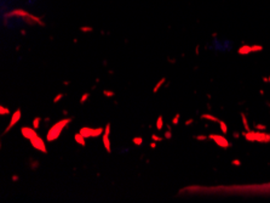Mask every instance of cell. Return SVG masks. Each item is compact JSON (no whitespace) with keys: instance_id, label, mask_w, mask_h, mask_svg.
I'll return each mask as SVG.
<instances>
[{"instance_id":"22","label":"cell","mask_w":270,"mask_h":203,"mask_svg":"<svg viewBox=\"0 0 270 203\" xmlns=\"http://www.w3.org/2000/svg\"><path fill=\"white\" fill-rule=\"evenodd\" d=\"M164 139H165L164 136H159V135H158V134H155V133H154V134H151V140H154V141H156V142H161V141H162Z\"/></svg>"},{"instance_id":"1","label":"cell","mask_w":270,"mask_h":203,"mask_svg":"<svg viewBox=\"0 0 270 203\" xmlns=\"http://www.w3.org/2000/svg\"><path fill=\"white\" fill-rule=\"evenodd\" d=\"M196 190L223 193H247V195H270V182L260 185H241V186H218V187H195Z\"/></svg>"},{"instance_id":"15","label":"cell","mask_w":270,"mask_h":203,"mask_svg":"<svg viewBox=\"0 0 270 203\" xmlns=\"http://www.w3.org/2000/svg\"><path fill=\"white\" fill-rule=\"evenodd\" d=\"M40 122H41V117H35V118L33 119V128L38 130V129L40 128Z\"/></svg>"},{"instance_id":"17","label":"cell","mask_w":270,"mask_h":203,"mask_svg":"<svg viewBox=\"0 0 270 203\" xmlns=\"http://www.w3.org/2000/svg\"><path fill=\"white\" fill-rule=\"evenodd\" d=\"M132 142L135 144L136 146H141L142 144H143V138H141V136H136L132 139Z\"/></svg>"},{"instance_id":"25","label":"cell","mask_w":270,"mask_h":203,"mask_svg":"<svg viewBox=\"0 0 270 203\" xmlns=\"http://www.w3.org/2000/svg\"><path fill=\"white\" fill-rule=\"evenodd\" d=\"M179 118H181V114L177 113L176 116H174V117H173V119H172L171 123L173 124V125H177V124H178V120H179Z\"/></svg>"},{"instance_id":"33","label":"cell","mask_w":270,"mask_h":203,"mask_svg":"<svg viewBox=\"0 0 270 203\" xmlns=\"http://www.w3.org/2000/svg\"><path fill=\"white\" fill-rule=\"evenodd\" d=\"M193 123V119H188L187 122H185V125H190Z\"/></svg>"},{"instance_id":"32","label":"cell","mask_w":270,"mask_h":203,"mask_svg":"<svg viewBox=\"0 0 270 203\" xmlns=\"http://www.w3.org/2000/svg\"><path fill=\"white\" fill-rule=\"evenodd\" d=\"M35 167H37V168L39 167V162H38V161L35 162V163H33V164H32V168H33V169H35Z\"/></svg>"},{"instance_id":"28","label":"cell","mask_w":270,"mask_h":203,"mask_svg":"<svg viewBox=\"0 0 270 203\" xmlns=\"http://www.w3.org/2000/svg\"><path fill=\"white\" fill-rule=\"evenodd\" d=\"M195 139L200 140V141H204V140L207 139V136H205V135H199V136H195Z\"/></svg>"},{"instance_id":"34","label":"cell","mask_w":270,"mask_h":203,"mask_svg":"<svg viewBox=\"0 0 270 203\" xmlns=\"http://www.w3.org/2000/svg\"><path fill=\"white\" fill-rule=\"evenodd\" d=\"M256 128H257V129H265V127H264V125H260V124H257V125H256Z\"/></svg>"},{"instance_id":"4","label":"cell","mask_w":270,"mask_h":203,"mask_svg":"<svg viewBox=\"0 0 270 203\" xmlns=\"http://www.w3.org/2000/svg\"><path fill=\"white\" fill-rule=\"evenodd\" d=\"M79 133H80L83 136H85L86 139H87V138H97V136L103 135L104 128L98 127V128H96V129H93V128H90V127H83L79 130Z\"/></svg>"},{"instance_id":"8","label":"cell","mask_w":270,"mask_h":203,"mask_svg":"<svg viewBox=\"0 0 270 203\" xmlns=\"http://www.w3.org/2000/svg\"><path fill=\"white\" fill-rule=\"evenodd\" d=\"M21 134H22V136H23L25 139H28V140H30L32 138H34V136H37L38 135L37 129H34V128H29V127L21 128Z\"/></svg>"},{"instance_id":"36","label":"cell","mask_w":270,"mask_h":203,"mask_svg":"<svg viewBox=\"0 0 270 203\" xmlns=\"http://www.w3.org/2000/svg\"><path fill=\"white\" fill-rule=\"evenodd\" d=\"M63 114H64V116H67V114H68V111H67V110H64V111H63Z\"/></svg>"},{"instance_id":"16","label":"cell","mask_w":270,"mask_h":203,"mask_svg":"<svg viewBox=\"0 0 270 203\" xmlns=\"http://www.w3.org/2000/svg\"><path fill=\"white\" fill-rule=\"evenodd\" d=\"M218 124H219V127H221L222 133H223V134H227V133H228V127H227V124H225L223 120H219Z\"/></svg>"},{"instance_id":"14","label":"cell","mask_w":270,"mask_h":203,"mask_svg":"<svg viewBox=\"0 0 270 203\" xmlns=\"http://www.w3.org/2000/svg\"><path fill=\"white\" fill-rule=\"evenodd\" d=\"M201 118H202V119H209V120H213V122H217V123H218V122H219V119H218V118H217V117H214V116H212V114H202V116H201Z\"/></svg>"},{"instance_id":"2","label":"cell","mask_w":270,"mask_h":203,"mask_svg":"<svg viewBox=\"0 0 270 203\" xmlns=\"http://www.w3.org/2000/svg\"><path fill=\"white\" fill-rule=\"evenodd\" d=\"M72 122H73V117H68V118H63L61 120H58L57 123H55L52 127L50 128L47 134H46V141L52 142V141L58 139L61 133L63 131V129L68 127V124L72 123Z\"/></svg>"},{"instance_id":"26","label":"cell","mask_w":270,"mask_h":203,"mask_svg":"<svg viewBox=\"0 0 270 203\" xmlns=\"http://www.w3.org/2000/svg\"><path fill=\"white\" fill-rule=\"evenodd\" d=\"M164 138H165L166 140L172 139V133H171V130H170V129H167V130L165 131V134H164Z\"/></svg>"},{"instance_id":"13","label":"cell","mask_w":270,"mask_h":203,"mask_svg":"<svg viewBox=\"0 0 270 203\" xmlns=\"http://www.w3.org/2000/svg\"><path fill=\"white\" fill-rule=\"evenodd\" d=\"M156 129L158 130H162V128H164V117H162V114H160L159 117H158V119H156Z\"/></svg>"},{"instance_id":"19","label":"cell","mask_w":270,"mask_h":203,"mask_svg":"<svg viewBox=\"0 0 270 203\" xmlns=\"http://www.w3.org/2000/svg\"><path fill=\"white\" fill-rule=\"evenodd\" d=\"M0 114H1V116H9V114H10V110L6 108V107H4V106L1 105V106H0Z\"/></svg>"},{"instance_id":"27","label":"cell","mask_w":270,"mask_h":203,"mask_svg":"<svg viewBox=\"0 0 270 203\" xmlns=\"http://www.w3.org/2000/svg\"><path fill=\"white\" fill-rule=\"evenodd\" d=\"M251 48H252V51H254V52L263 50V46H260V45H253V46H251Z\"/></svg>"},{"instance_id":"5","label":"cell","mask_w":270,"mask_h":203,"mask_svg":"<svg viewBox=\"0 0 270 203\" xmlns=\"http://www.w3.org/2000/svg\"><path fill=\"white\" fill-rule=\"evenodd\" d=\"M29 141H30V145H32L35 150L40 151L41 153H47V147H46V145H45V141L43 140V138H41L39 134H38L37 136L32 138Z\"/></svg>"},{"instance_id":"11","label":"cell","mask_w":270,"mask_h":203,"mask_svg":"<svg viewBox=\"0 0 270 203\" xmlns=\"http://www.w3.org/2000/svg\"><path fill=\"white\" fill-rule=\"evenodd\" d=\"M165 83H166V78H161L159 82L155 84V87L153 88V94H156L160 90V88H162V85H164Z\"/></svg>"},{"instance_id":"30","label":"cell","mask_w":270,"mask_h":203,"mask_svg":"<svg viewBox=\"0 0 270 203\" xmlns=\"http://www.w3.org/2000/svg\"><path fill=\"white\" fill-rule=\"evenodd\" d=\"M151 141H153V142H150V147H151V149H155V147H156V141H154V140H151Z\"/></svg>"},{"instance_id":"10","label":"cell","mask_w":270,"mask_h":203,"mask_svg":"<svg viewBox=\"0 0 270 203\" xmlns=\"http://www.w3.org/2000/svg\"><path fill=\"white\" fill-rule=\"evenodd\" d=\"M74 140H75V142H78L80 146H86V138L85 136H83L80 133H76L75 135H74Z\"/></svg>"},{"instance_id":"20","label":"cell","mask_w":270,"mask_h":203,"mask_svg":"<svg viewBox=\"0 0 270 203\" xmlns=\"http://www.w3.org/2000/svg\"><path fill=\"white\" fill-rule=\"evenodd\" d=\"M90 95H91L90 92H85V94H83V96H81V99H80V103H81V105H84V103H85V102L88 100Z\"/></svg>"},{"instance_id":"21","label":"cell","mask_w":270,"mask_h":203,"mask_svg":"<svg viewBox=\"0 0 270 203\" xmlns=\"http://www.w3.org/2000/svg\"><path fill=\"white\" fill-rule=\"evenodd\" d=\"M103 95H104L106 97H114L115 92H114L113 90H103Z\"/></svg>"},{"instance_id":"29","label":"cell","mask_w":270,"mask_h":203,"mask_svg":"<svg viewBox=\"0 0 270 203\" xmlns=\"http://www.w3.org/2000/svg\"><path fill=\"white\" fill-rule=\"evenodd\" d=\"M91 31H92L91 27H83L81 28V32H91Z\"/></svg>"},{"instance_id":"24","label":"cell","mask_w":270,"mask_h":203,"mask_svg":"<svg viewBox=\"0 0 270 203\" xmlns=\"http://www.w3.org/2000/svg\"><path fill=\"white\" fill-rule=\"evenodd\" d=\"M63 97H64V94H63V92H60V94L56 95V97L53 99V103H57L58 101H61Z\"/></svg>"},{"instance_id":"3","label":"cell","mask_w":270,"mask_h":203,"mask_svg":"<svg viewBox=\"0 0 270 203\" xmlns=\"http://www.w3.org/2000/svg\"><path fill=\"white\" fill-rule=\"evenodd\" d=\"M245 138L247 141H259V142H268L270 140V134L262 133V131H247L244 133Z\"/></svg>"},{"instance_id":"12","label":"cell","mask_w":270,"mask_h":203,"mask_svg":"<svg viewBox=\"0 0 270 203\" xmlns=\"http://www.w3.org/2000/svg\"><path fill=\"white\" fill-rule=\"evenodd\" d=\"M237 52L240 54V55H248L250 52H252V48L251 46H248V45H244L242 48H240Z\"/></svg>"},{"instance_id":"7","label":"cell","mask_w":270,"mask_h":203,"mask_svg":"<svg viewBox=\"0 0 270 203\" xmlns=\"http://www.w3.org/2000/svg\"><path fill=\"white\" fill-rule=\"evenodd\" d=\"M209 139L213 140L218 146H221L223 149H227V147H229L230 146V142L228 141V140L225 139L223 135H216V134H211L209 136Z\"/></svg>"},{"instance_id":"9","label":"cell","mask_w":270,"mask_h":203,"mask_svg":"<svg viewBox=\"0 0 270 203\" xmlns=\"http://www.w3.org/2000/svg\"><path fill=\"white\" fill-rule=\"evenodd\" d=\"M102 142H103V146H104L106 151H107L108 153H110L111 152V142H110V139H109V135H106V134H103Z\"/></svg>"},{"instance_id":"31","label":"cell","mask_w":270,"mask_h":203,"mask_svg":"<svg viewBox=\"0 0 270 203\" xmlns=\"http://www.w3.org/2000/svg\"><path fill=\"white\" fill-rule=\"evenodd\" d=\"M233 164L234 165H240V164H241V162H240L239 159H234V161H233Z\"/></svg>"},{"instance_id":"35","label":"cell","mask_w":270,"mask_h":203,"mask_svg":"<svg viewBox=\"0 0 270 203\" xmlns=\"http://www.w3.org/2000/svg\"><path fill=\"white\" fill-rule=\"evenodd\" d=\"M12 180H13V181H16V180H18V175H13V177H12Z\"/></svg>"},{"instance_id":"18","label":"cell","mask_w":270,"mask_h":203,"mask_svg":"<svg viewBox=\"0 0 270 203\" xmlns=\"http://www.w3.org/2000/svg\"><path fill=\"white\" fill-rule=\"evenodd\" d=\"M241 119H242V123H244V127H245L246 131H250L251 129H250V125H248V123H247V119H246V116L244 113H241Z\"/></svg>"},{"instance_id":"6","label":"cell","mask_w":270,"mask_h":203,"mask_svg":"<svg viewBox=\"0 0 270 203\" xmlns=\"http://www.w3.org/2000/svg\"><path fill=\"white\" fill-rule=\"evenodd\" d=\"M21 117H22V111H21V108H17L15 112L12 113L11 116V119H10V123H9V125L6 127V129L4 130V133H2V135H5V134H7L11 129H12L18 122H20V119H21Z\"/></svg>"},{"instance_id":"23","label":"cell","mask_w":270,"mask_h":203,"mask_svg":"<svg viewBox=\"0 0 270 203\" xmlns=\"http://www.w3.org/2000/svg\"><path fill=\"white\" fill-rule=\"evenodd\" d=\"M110 129H111V124L110 123H107L106 127H104V133H103V134H106V135H110Z\"/></svg>"}]
</instances>
